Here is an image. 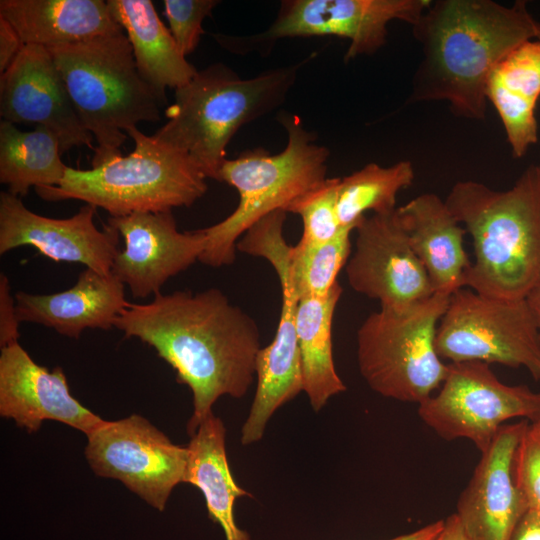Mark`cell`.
<instances>
[{
	"instance_id": "1",
	"label": "cell",
	"mask_w": 540,
	"mask_h": 540,
	"mask_svg": "<svg viewBox=\"0 0 540 540\" xmlns=\"http://www.w3.org/2000/svg\"><path fill=\"white\" fill-rule=\"evenodd\" d=\"M114 327L153 347L191 389L190 436L221 396L242 398L256 375L258 326L217 288L160 292L148 303H129Z\"/></svg>"
},
{
	"instance_id": "2",
	"label": "cell",
	"mask_w": 540,
	"mask_h": 540,
	"mask_svg": "<svg viewBox=\"0 0 540 540\" xmlns=\"http://www.w3.org/2000/svg\"><path fill=\"white\" fill-rule=\"evenodd\" d=\"M422 58L410 100L446 101L467 119L486 116V84L495 65L521 43L540 38L525 1L437 0L412 26Z\"/></svg>"
},
{
	"instance_id": "3",
	"label": "cell",
	"mask_w": 540,
	"mask_h": 540,
	"mask_svg": "<svg viewBox=\"0 0 540 540\" xmlns=\"http://www.w3.org/2000/svg\"><path fill=\"white\" fill-rule=\"evenodd\" d=\"M473 240L474 261L462 288L517 300L540 285V170L526 168L515 184L497 191L474 181L457 182L445 199Z\"/></svg>"
},
{
	"instance_id": "4",
	"label": "cell",
	"mask_w": 540,
	"mask_h": 540,
	"mask_svg": "<svg viewBox=\"0 0 540 540\" xmlns=\"http://www.w3.org/2000/svg\"><path fill=\"white\" fill-rule=\"evenodd\" d=\"M301 64L241 79L222 63L196 73L175 90L166 124L153 136L186 154L206 178L218 181L226 147L245 124L280 106Z\"/></svg>"
},
{
	"instance_id": "5",
	"label": "cell",
	"mask_w": 540,
	"mask_h": 540,
	"mask_svg": "<svg viewBox=\"0 0 540 540\" xmlns=\"http://www.w3.org/2000/svg\"><path fill=\"white\" fill-rule=\"evenodd\" d=\"M74 108L97 142L93 167L121 154L126 132L160 120V102L137 69L123 30L47 48Z\"/></svg>"
},
{
	"instance_id": "6",
	"label": "cell",
	"mask_w": 540,
	"mask_h": 540,
	"mask_svg": "<svg viewBox=\"0 0 540 540\" xmlns=\"http://www.w3.org/2000/svg\"><path fill=\"white\" fill-rule=\"evenodd\" d=\"M126 134L133 152L115 155L89 170L68 167L58 186L35 188L47 201L81 200L106 210L111 217L189 207L208 189L206 177L181 151L142 133Z\"/></svg>"
},
{
	"instance_id": "7",
	"label": "cell",
	"mask_w": 540,
	"mask_h": 540,
	"mask_svg": "<svg viewBox=\"0 0 540 540\" xmlns=\"http://www.w3.org/2000/svg\"><path fill=\"white\" fill-rule=\"evenodd\" d=\"M280 122L288 135L283 151L270 154L258 148L223 162L218 181L237 190L239 203L227 218L201 229L205 248L199 261L203 264H232L238 239L252 225L272 212L286 211L295 199L326 179L328 149L315 143L296 115L283 113Z\"/></svg>"
},
{
	"instance_id": "8",
	"label": "cell",
	"mask_w": 540,
	"mask_h": 540,
	"mask_svg": "<svg viewBox=\"0 0 540 540\" xmlns=\"http://www.w3.org/2000/svg\"><path fill=\"white\" fill-rule=\"evenodd\" d=\"M449 294L404 308L380 307L357 331V362L368 386L383 397L421 403L441 386L447 364L435 348Z\"/></svg>"
},
{
	"instance_id": "9",
	"label": "cell",
	"mask_w": 540,
	"mask_h": 540,
	"mask_svg": "<svg viewBox=\"0 0 540 540\" xmlns=\"http://www.w3.org/2000/svg\"><path fill=\"white\" fill-rule=\"evenodd\" d=\"M435 348L441 359L450 362L523 367L540 381V332L526 299L458 289L438 323Z\"/></svg>"
},
{
	"instance_id": "10",
	"label": "cell",
	"mask_w": 540,
	"mask_h": 540,
	"mask_svg": "<svg viewBox=\"0 0 540 540\" xmlns=\"http://www.w3.org/2000/svg\"><path fill=\"white\" fill-rule=\"evenodd\" d=\"M418 415L442 439L469 440L483 453L510 420L540 418V392L501 382L489 364L450 362L439 391L418 404Z\"/></svg>"
},
{
	"instance_id": "11",
	"label": "cell",
	"mask_w": 540,
	"mask_h": 540,
	"mask_svg": "<svg viewBox=\"0 0 540 540\" xmlns=\"http://www.w3.org/2000/svg\"><path fill=\"white\" fill-rule=\"evenodd\" d=\"M429 0H287L264 32L249 37L218 36L227 49L248 51L282 38L338 36L350 41L345 61L377 52L387 25L401 20L413 26L431 5Z\"/></svg>"
},
{
	"instance_id": "12",
	"label": "cell",
	"mask_w": 540,
	"mask_h": 540,
	"mask_svg": "<svg viewBox=\"0 0 540 540\" xmlns=\"http://www.w3.org/2000/svg\"><path fill=\"white\" fill-rule=\"evenodd\" d=\"M86 436L84 453L94 473L121 481L159 511L185 480L188 447L172 443L140 415L105 421Z\"/></svg>"
},
{
	"instance_id": "13",
	"label": "cell",
	"mask_w": 540,
	"mask_h": 540,
	"mask_svg": "<svg viewBox=\"0 0 540 540\" xmlns=\"http://www.w3.org/2000/svg\"><path fill=\"white\" fill-rule=\"evenodd\" d=\"M395 211L361 219L345 271L354 291L381 307L404 308L436 292Z\"/></svg>"
},
{
	"instance_id": "14",
	"label": "cell",
	"mask_w": 540,
	"mask_h": 540,
	"mask_svg": "<svg viewBox=\"0 0 540 540\" xmlns=\"http://www.w3.org/2000/svg\"><path fill=\"white\" fill-rule=\"evenodd\" d=\"M0 115L14 125L47 127L57 136L61 153L81 146L96 150L46 47L24 45L1 74Z\"/></svg>"
},
{
	"instance_id": "15",
	"label": "cell",
	"mask_w": 540,
	"mask_h": 540,
	"mask_svg": "<svg viewBox=\"0 0 540 540\" xmlns=\"http://www.w3.org/2000/svg\"><path fill=\"white\" fill-rule=\"evenodd\" d=\"M96 209L85 204L70 218H49L26 208L21 198L1 192L0 254L32 246L56 262L81 263L109 274L120 251L119 233L110 225L98 229L94 222Z\"/></svg>"
},
{
	"instance_id": "16",
	"label": "cell",
	"mask_w": 540,
	"mask_h": 540,
	"mask_svg": "<svg viewBox=\"0 0 540 540\" xmlns=\"http://www.w3.org/2000/svg\"><path fill=\"white\" fill-rule=\"evenodd\" d=\"M108 225L124 239L111 273L135 298L160 293L168 279L199 261L205 248L201 229L178 231L172 211L110 216Z\"/></svg>"
},
{
	"instance_id": "17",
	"label": "cell",
	"mask_w": 540,
	"mask_h": 540,
	"mask_svg": "<svg viewBox=\"0 0 540 540\" xmlns=\"http://www.w3.org/2000/svg\"><path fill=\"white\" fill-rule=\"evenodd\" d=\"M527 423L501 427L459 496L455 514L470 540H512L528 510L513 474L515 451Z\"/></svg>"
},
{
	"instance_id": "18",
	"label": "cell",
	"mask_w": 540,
	"mask_h": 540,
	"mask_svg": "<svg viewBox=\"0 0 540 540\" xmlns=\"http://www.w3.org/2000/svg\"><path fill=\"white\" fill-rule=\"evenodd\" d=\"M0 414L32 433L45 420L66 424L88 435L105 420L78 402L61 367L40 366L14 342L1 348Z\"/></svg>"
},
{
	"instance_id": "19",
	"label": "cell",
	"mask_w": 540,
	"mask_h": 540,
	"mask_svg": "<svg viewBox=\"0 0 540 540\" xmlns=\"http://www.w3.org/2000/svg\"><path fill=\"white\" fill-rule=\"evenodd\" d=\"M17 318L78 338L88 328L110 329L128 306L124 284L112 273L86 268L69 289L52 294H15Z\"/></svg>"
},
{
	"instance_id": "20",
	"label": "cell",
	"mask_w": 540,
	"mask_h": 540,
	"mask_svg": "<svg viewBox=\"0 0 540 540\" xmlns=\"http://www.w3.org/2000/svg\"><path fill=\"white\" fill-rule=\"evenodd\" d=\"M282 290L280 319L273 341L261 348L256 360L257 387L241 429V444L260 441L274 412L303 391L296 332L299 296L290 275L278 277Z\"/></svg>"
},
{
	"instance_id": "21",
	"label": "cell",
	"mask_w": 540,
	"mask_h": 540,
	"mask_svg": "<svg viewBox=\"0 0 540 540\" xmlns=\"http://www.w3.org/2000/svg\"><path fill=\"white\" fill-rule=\"evenodd\" d=\"M395 213L435 292L451 295L462 288L463 275L471 265L464 249L467 232L445 200L424 193L397 207Z\"/></svg>"
},
{
	"instance_id": "22",
	"label": "cell",
	"mask_w": 540,
	"mask_h": 540,
	"mask_svg": "<svg viewBox=\"0 0 540 540\" xmlns=\"http://www.w3.org/2000/svg\"><path fill=\"white\" fill-rule=\"evenodd\" d=\"M486 98L499 115L513 157H523L538 141L540 38L521 43L495 65Z\"/></svg>"
},
{
	"instance_id": "23",
	"label": "cell",
	"mask_w": 540,
	"mask_h": 540,
	"mask_svg": "<svg viewBox=\"0 0 540 540\" xmlns=\"http://www.w3.org/2000/svg\"><path fill=\"white\" fill-rule=\"evenodd\" d=\"M0 16L24 45L46 48L123 30L103 0H1Z\"/></svg>"
},
{
	"instance_id": "24",
	"label": "cell",
	"mask_w": 540,
	"mask_h": 540,
	"mask_svg": "<svg viewBox=\"0 0 540 540\" xmlns=\"http://www.w3.org/2000/svg\"><path fill=\"white\" fill-rule=\"evenodd\" d=\"M108 8L126 34L142 79L161 105L166 89L186 85L198 70L186 60L150 0H108Z\"/></svg>"
},
{
	"instance_id": "25",
	"label": "cell",
	"mask_w": 540,
	"mask_h": 540,
	"mask_svg": "<svg viewBox=\"0 0 540 540\" xmlns=\"http://www.w3.org/2000/svg\"><path fill=\"white\" fill-rule=\"evenodd\" d=\"M223 421L211 413L191 435L185 483L198 488L205 499L209 517L224 531L226 540H251L234 517L235 501L251 497L235 481L229 466Z\"/></svg>"
},
{
	"instance_id": "26",
	"label": "cell",
	"mask_w": 540,
	"mask_h": 540,
	"mask_svg": "<svg viewBox=\"0 0 540 540\" xmlns=\"http://www.w3.org/2000/svg\"><path fill=\"white\" fill-rule=\"evenodd\" d=\"M342 291L337 282L323 297L303 296L298 300L296 332L303 391L315 412L346 390L335 368L332 347L333 316Z\"/></svg>"
},
{
	"instance_id": "27",
	"label": "cell",
	"mask_w": 540,
	"mask_h": 540,
	"mask_svg": "<svg viewBox=\"0 0 540 540\" xmlns=\"http://www.w3.org/2000/svg\"><path fill=\"white\" fill-rule=\"evenodd\" d=\"M57 136L45 126L21 131L0 123V182L8 192L24 197L31 187L58 186L68 169L60 157Z\"/></svg>"
},
{
	"instance_id": "28",
	"label": "cell",
	"mask_w": 540,
	"mask_h": 540,
	"mask_svg": "<svg viewBox=\"0 0 540 540\" xmlns=\"http://www.w3.org/2000/svg\"><path fill=\"white\" fill-rule=\"evenodd\" d=\"M414 177L412 163L399 161L389 167L369 163L340 178L336 210L341 226L355 229L367 211L394 212L398 193L410 186Z\"/></svg>"
},
{
	"instance_id": "29",
	"label": "cell",
	"mask_w": 540,
	"mask_h": 540,
	"mask_svg": "<svg viewBox=\"0 0 540 540\" xmlns=\"http://www.w3.org/2000/svg\"><path fill=\"white\" fill-rule=\"evenodd\" d=\"M343 228L333 239L316 245L297 243L290 256L291 282L299 296L323 297L337 283L351 254V232Z\"/></svg>"
},
{
	"instance_id": "30",
	"label": "cell",
	"mask_w": 540,
	"mask_h": 540,
	"mask_svg": "<svg viewBox=\"0 0 540 540\" xmlns=\"http://www.w3.org/2000/svg\"><path fill=\"white\" fill-rule=\"evenodd\" d=\"M339 180L326 178L287 207V213L298 214L303 221V233L298 243L322 244L345 228L341 226L336 210Z\"/></svg>"
},
{
	"instance_id": "31",
	"label": "cell",
	"mask_w": 540,
	"mask_h": 540,
	"mask_svg": "<svg viewBox=\"0 0 540 540\" xmlns=\"http://www.w3.org/2000/svg\"><path fill=\"white\" fill-rule=\"evenodd\" d=\"M513 474L528 510L540 512V418L525 427L515 451Z\"/></svg>"
},
{
	"instance_id": "32",
	"label": "cell",
	"mask_w": 540,
	"mask_h": 540,
	"mask_svg": "<svg viewBox=\"0 0 540 540\" xmlns=\"http://www.w3.org/2000/svg\"><path fill=\"white\" fill-rule=\"evenodd\" d=\"M219 4L216 0H165L169 30L184 56L192 53L204 34L202 22Z\"/></svg>"
},
{
	"instance_id": "33",
	"label": "cell",
	"mask_w": 540,
	"mask_h": 540,
	"mask_svg": "<svg viewBox=\"0 0 540 540\" xmlns=\"http://www.w3.org/2000/svg\"><path fill=\"white\" fill-rule=\"evenodd\" d=\"M19 324L16 300L11 293L7 276L0 275V347L18 342Z\"/></svg>"
},
{
	"instance_id": "34",
	"label": "cell",
	"mask_w": 540,
	"mask_h": 540,
	"mask_svg": "<svg viewBox=\"0 0 540 540\" xmlns=\"http://www.w3.org/2000/svg\"><path fill=\"white\" fill-rule=\"evenodd\" d=\"M24 46L14 27L0 16V72L3 74Z\"/></svg>"
},
{
	"instance_id": "35",
	"label": "cell",
	"mask_w": 540,
	"mask_h": 540,
	"mask_svg": "<svg viewBox=\"0 0 540 540\" xmlns=\"http://www.w3.org/2000/svg\"><path fill=\"white\" fill-rule=\"evenodd\" d=\"M512 540H540V512L527 510Z\"/></svg>"
},
{
	"instance_id": "36",
	"label": "cell",
	"mask_w": 540,
	"mask_h": 540,
	"mask_svg": "<svg viewBox=\"0 0 540 540\" xmlns=\"http://www.w3.org/2000/svg\"><path fill=\"white\" fill-rule=\"evenodd\" d=\"M443 525L444 519L436 520L417 530L396 536L390 540H435V538L441 532Z\"/></svg>"
},
{
	"instance_id": "37",
	"label": "cell",
	"mask_w": 540,
	"mask_h": 540,
	"mask_svg": "<svg viewBox=\"0 0 540 540\" xmlns=\"http://www.w3.org/2000/svg\"><path fill=\"white\" fill-rule=\"evenodd\" d=\"M435 540H470L455 513L444 519L441 532Z\"/></svg>"
},
{
	"instance_id": "38",
	"label": "cell",
	"mask_w": 540,
	"mask_h": 540,
	"mask_svg": "<svg viewBox=\"0 0 540 540\" xmlns=\"http://www.w3.org/2000/svg\"><path fill=\"white\" fill-rule=\"evenodd\" d=\"M526 300L532 310L540 332V285L527 296Z\"/></svg>"
},
{
	"instance_id": "39",
	"label": "cell",
	"mask_w": 540,
	"mask_h": 540,
	"mask_svg": "<svg viewBox=\"0 0 540 540\" xmlns=\"http://www.w3.org/2000/svg\"><path fill=\"white\" fill-rule=\"evenodd\" d=\"M537 166H538V168H539V170H540V163H539Z\"/></svg>"
}]
</instances>
